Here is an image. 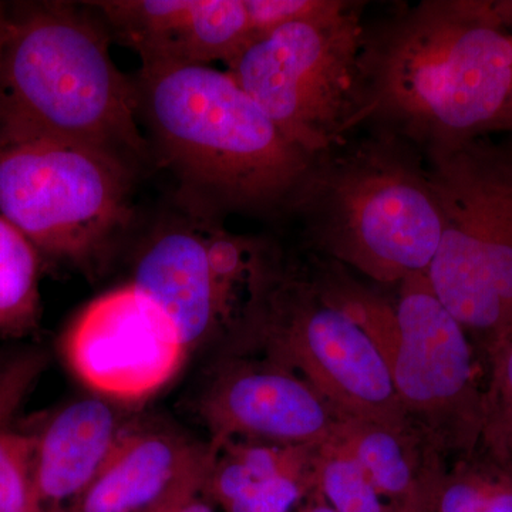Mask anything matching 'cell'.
Returning a JSON list of instances; mask_svg holds the SVG:
<instances>
[{"mask_svg": "<svg viewBox=\"0 0 512 512\" xmlns=\"http://www.w3.org/2000/svg\"><path fill=\"white\" fill-rule=\"evenodd\" d=\"M200 414L211 451L229 441L319 448L340 417L311 384L276 362L222 370L202 393Z\"/></svg>", "mask_w": 512, "mask_h": 512, "instance_id": "cell-12", "label": "cell"}, {"mask_svg": "<svg viewBox=\"0 0 512 512\" xmlns=\"http://www.w3.org/2000/svg\"><path fill=\"white\" fill-rule=\"evenodd\" d=\"M487 512H512V481L494 485Z\"/></svg>", "mask_w": 512, "mask_h": 512, "instance_id": "cell-24", "label": "cell"}, {"mask_svg": "<svg viewBox=\"0 0 512 512\" xmlns=\"http://www.w3.org/2000/svg\"><path fill=\"white\" fill-rule=\"evenodd\" d=\"M315 474L336 512H383L375 485L355 461L318 448Z\"/></svg>", "mask_w": 512, "mask_h": 512, "instance_id": "cell-21", "label": "cell"}, {"mask_svg": "<svg viewBox=\"0 0 512 512\" xmlns=\"http://www.w3.org/2000/svg\"><path fill=\"white\" fill-rule=\"evenodd\" d=\"M288 211L316 248L382 284L429 271L440 245L426 157L376 128L313 157Z\"/></svg>", "mask_w": 512, "mask_h": 512, "instance_id": "cell-4", "label": "cell"}, {"mask_svg": "<svg viewBox=\"0 0 512 512\" xmlns=\"http://www.w3.org/2000/svg\"><path fill=\"white\" fill-rule=\"evenodd\" d=\"M248 323L264 336L272 360L299 370L339 416L404 434L409 417L389 365L342 308L329 279L311 284L275 271Z\"/></svg>", "mask_w": 512, "mask_h": 512, "instance_id": "cell-8", "label": "cell"}, {"mask_svg": "<svg viewBox=\"0 0 512 512\" xmlns=\"http://www.w3.org/2000/svg\"><path fill=\"white\" fill-rule=\"evenodd\" d=\"M507 338H512V330H511V333L510 335L507 336ZM505 339V338H504Z\"/></svg>", "mask_w": 512, "mask_h": 512, "instance_id": "cell-28", "label": "cell"}, {"mask_svg": "<svg viewBox=\"0 0 512 512\" xmlns=\"http://www.w3.org/2000/svg\"><path fill=\"white\" fill-rule=\"evenodd\" d=\"M272 269L261 245L184 204L153 229L130 282L170 318L191 353L231 322L242 291L264 288Z\"/></svg>", "mask_w": 512, "mask_h": 512, "instance_id": "cell-9", "label": "cell"}, {"mask_svg": "<svg viewBox=\"0 0 512 512\" xmlns=\"http://www.w3.org/2000/svg\"><path fill=\"white\" fill-rule=\"evenodd\" d=\"M510 28L491 0H423L366 26V124L424 157L503 133L512 100Z\"/></svg>", "mask_w": 512, "mask_h": 512, "instance_id": "cell-1", "label": "cell"}, {"mask_svg": "<svg viewBox=\"0 0 512 512\" xmlns=\"http://www.w3.org/2000/svg\"><path fill=\"white\" fill-rule=\"evenodd\" d=\"M136 175L120 158L84 144L0 143V215L40 255L89 266L127 231Z\"/></svg>", "mask_w": 512, "mask_h": 512, "instance_id": "cell-7", "label": "cell"}, {"mask_svg": "<svg viewBox=\"0 0 512 512\" xmlns=\"http://www.w3.org/2000/svg\"><path fill=\"white\" fill-rule=\"evenodd\" d=\"M210 463L178 484L174 490L144 512H214L211 501L204 493L205 474Z\"/></svg>", "mask_w": 512, "mask_h": 512, "instance_id": "cell-23", "label": "cell"}, {"mask_svg": "<svg viewBox=\"0 0 512 512\" xmlns=\"http://www.w3.org/2000/svg\"><path fill=\"white\" fill-rule=\"evenodd\" d=\"M394 311L396 340L386 362L407 417L423 421L443 443L473 448L483 393L466 329L437 298L427 272L404 279Z\"/></svg>", "mask_w": 512, "mask_h": 512, "instance_id": "cell-10", "label": "cell"}, {"mask_svg": "<svg viewBox=\"0 0 512 512\" xmlns=\"http://www.w3.org/2000/svg\"><path fill=\"white\" fill-rule=\"evenodd\" d=\"M141 66L227 63L258 36L249 0L89 2Z\"/></svg>", "mask_w": 512, "mask_h": 512, "instance_id": "cell-13", "label": "cell"}, {"mask_svg": "<svg viewBox=\"0 0 512 512\" xmlns=\"http://www.w3.org/2000/svg\"><path fill=\"white\" fill-rule=\"evenodd\" d=\"M133 79L151 153L180 180L185 204L217 217L289 210L313 157L225 70L141 66Z\"/></svg>", "mask_w": 512, "mask_h": 512, "instance_id": "cell-2", "label": "cell"}, {"mask_svg": "<svg viewBox=\"0 0 512 512\" xmlns=\"http://www.w3.org/2000/svg\"><path fill=\"white\" fill-rule=\"evenodd\" d=\"M126 407L92 394L29 419L37 512H67L82 497L134 423Z\"/></svg>", "mask_w": 512, "mask_h": 512, "instance_id": "cell-14", "label": "cell"}, {"mask_svg": "<svg viewBox=\"0 0 512 512\" xmlns=\"http://www.w3.org/2000/svg\"><path fill=\"white\" fill-rule=\"evenodd\" d=\"M111 40L89 2L10 5L0 53V143L84 144L137 173L150 163L136 84L114 62Z\"/></svg>", "mask_w": 512, "mask_h": 512, "instance_id": "cell-3", "label": "cell"}, {"mask_svg": "<svg viewBox=\"0 0 512 512\" xmlns=\"http://www.w3.org/2000/svg\"><path fill=\"white\" fill-rule=\"evenodd\" d=\"M490 383L483 393L480 440L495 464L512 476V338L490 348Z\"/></svg>", "mask_w": 512, "mask_h": 512, "instance_id": "cell-20", "label": "cell"}, {"mask_svg": "<svg viewBox=\"0 0 512 512\" xmlns=\"http://www.w3.org/2000/svg\"><path fill=\"white\" fill-rule=\"evenodd\" d=\"M319 450L355 461L376 490L392 495L412 490L413 463L404 434L382 424L340 416L332 437Z\"/></svg>", "mask_w": 512, "mask_h": 512, "instance_id": "cell-18", "label": "cell"}, {"mask_svg": "<svg viewBox=\"0 0 512 512\" xmlns=\"http://www.w3.org/2000/svg\"><path fill=\"white\" fill-rule=\"evenodd\" d=\"M302 494V481L276 477L252 485L228 505V512H288Z\"/></svg>", "mask_w": 512, "mask_h": 512, "instance_id": "cell-22", "label": "cell"}, {"mask_svg": "<svg viewBox=\"0 0 512 512\" xmlns=\"http://www.w3.org/2000/svg\"><path fill=\"white\" fill-rule=\"evenodd\" d=\"M316 451L318 448L229 441L211 451L204 493L208 500L227 508L252 485L276 477L302 481L305 474L315 473Z\"/></svg>", "mask_w": 512, "mask_h": 512, "instance_id": "cell-17", "label": "cell"}, {"mask_svg": "<svg viewBox=\"0 0 512 512\" xmlns=\"http://www.w3.org/2000/svg\"><path fill=\"white\" fill-rule=\"evenodd\" d=\"M426 160L441 217L431 288L491 348L512 330V137L474 138Z\"/></svg>", "mask_w": 512, "mask_h": 512, "instance_id": "cell-6", "label": "cell"}, {"mask_svg": "<svg viewBox=\"0 0 512 512\" xmlns=\"http://www.w3.org/2000/svg\"><path fill=\"white\" fill-rule=\"evenodd\" d=\"M62 355L90 392L131 406L173 382L191 353L170 318L128 282L84 306L64 332Z\"/></svg>", "mask_w": 512, "mask_h": 512, "instance_id": "cell-11", "label": "cell"}, {"mask_svg": "<svg viewBox=\"0 0 512 512\" xmlns=\"http://www.w3.org/2000/svg\"><path fill=\"white\" fill-rule=\"evenodd\" d=\"M362 10V2L326 0L318 12L255 36L225 63V72L309 156L366 124Z\"/></svg>", "mask_w": 512, "mask_h": 512, "instance_id": "cell-5", "label": "cell"}, {"mask_svg": "<svg viewBox=\"0 0 512 512\" xmlns=\"http://www.w3.org/2000/svg\"><path fill=\"white\" fill-rule=\"evenodd\" d=\"M40 254L0 215V338L22 339L39 326Z\"/></svg>", "mask_w": 512, "mask_h": 512, "instance_id": "cell-19", "label": "cell"}, {"mask_svg": "<svg viewBox=\"0 0 512 512\" xmlns=\"http://www.w3.org/2000/svg\"><path fill=\"white\" fill-rule=\"evenodd\" d=\"M512 477V476H511Z\"/></svg>", "mask_w": 512, "mask_h": 512, "instance_id": "cell-29", "label": "cell"}, {"mask_svg": "<svg viewBox=\"0 0 512 512\" xmlns=\"http://www.w3.org/2000/svg\"><path fill=\"white\" fill-rule=\"evenodd\" d=\"M309 512H336V511L333 510V508L318 507V508H315V510H312V511H309Z\"/></svg>", "mask_w": 512, "mask_h": 512, "instance_id": "cell-27", "label": "cell"}, {"mask_svg": "<svg viewBox=\"0 0 512 512\" xmlns=\"http://www.w3.org/2000/svg\"><path fill=\"white\" fill-rule=\"evenodd\" d=\"M10 28V3L0 2V53Z\"/></svg>", "mask_w": 512, "mask_h": 512, "instance_id": "cell-25", "label": "cell"}, {"mask_svg": "<svg viewBox=\"0 0 512 512\" xmlns=\"http://www.w3.org/2000/svg\"><path fill=\"white\" fill-rule=\"evenodd\" d=\"M210 448L134 420L107 463L67 512H144L207 466Z\"/></svg>", "mask_w": 512, "mask_h": 512, "instance_id": "cell-15", "label": "cell"}, {"mask_svg": "<svg viewBox=\"0 0 512 512\" xmlns=\"http://www.w3.org/2000/svg\"><path fill=\"white\" fill-rule=\"evenodd\" d=\"M501 10H503L505 19L508 20V23L512 26V0L511 2H500ZM503 133L510 134L512 137V100L510 111H508L507 121H505V126Z\"/></svg>", "mask_w": 512, "mask_h": 512, "instance_id": "cell-26", "label": "cell"}, {"mask_svg": "<svg viewBox=\"0 0 512 512\" xmlns=\"http://www.w3.org/2000/svg\"><path fill=\"white\" fill-rule=\"evenodd\" d=\"M46 366L35 348L0 352V512H37L35 436L23 407Z\"/></svg>", "mask_w": 512, "mask_h": 512, "instance_id": "cell-16", "label": "cell"}]
</instances>
